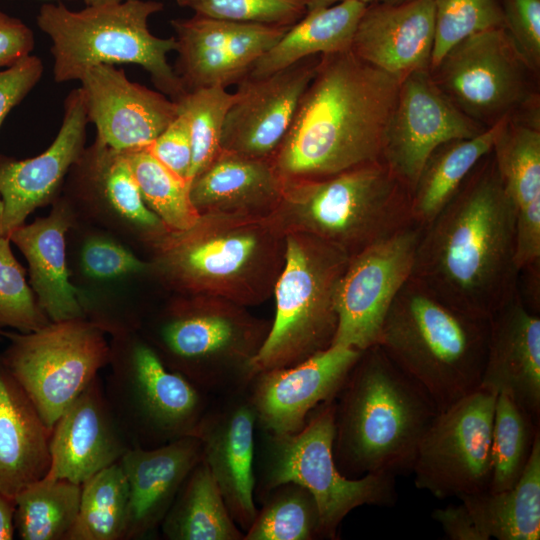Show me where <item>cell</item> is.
Wrapping results in <instances>:
<instances>
[{
  "mask_svg": "<svg viewBox=\"0 0 540 540\" xmlns=\"http://www.w3.org/2000/svg\"><path fill=\"white\" fill-rule=\"evenodd\" d=\"M451 540H486L464 503L436 508L431 513Z\"/></svg>",
  "mask_w": 540,
  "mask_h": 540,
  "instance_id": "cell-51",
  "label": "cell"
},
{
  "mask_svg": "<svg viewBox=\"0 0 540 540\" xmlns=\"http://www.w3.org/2000/svg\"><path fill=\"white\" fill-rule=\"evenodd\" d=\"M163 7L155 0H125L81 10L62 3L43 4L36 21L51 40L55 82L79 81L85 71L100 64H135L176 102L186 92L168 62L176 39L157 37L148 27L149 18Z\"/></svg>",
  "mask_w": 540,
  "mask_h": 540,
  "instance_id": "cell-7",
  "label": "cell"
},
{
  "mask_svg": "<svg viewBox=\"0 0 540 540\" xmlns=\"http://www.w3.org/2000/svg\"><path fill=\"white\" fill-rule=\"evenodd\" d=\"M516 214L490 152L423 227L411 277L451 306L489 318L519 291Z\"/></svg>",
  "mask_w": 540,
  "mask_h": 540,
  "instance_id": "cell-1",
  "label": "cell"
},
{
  "mask_svg": "<svg viewBox=\"0 0 540 540\" xmlns=\"http://www.w3.org/2000/svg\"><path fill=\"white\" fill-rule=\"evenodd\" d=\"M234 93L222 86L186 91L177 101L178 112L185 115L190 127L192 161L188 183L220 153L226 114Z\"/></svg>",
  "mask_w": 540,
  "mask_h": 540,
  "instance_id": "cell-41",
  "label": "cell"
},
{
  "mask_svg": "<svg viewBox=\"0 0 540 540\" xmlns=\"http://www.w3.org/2000/svg\"><path fill=\"white\" fill-rule=\"evenodd\" d=\"M75 165L115 212L145 231L151 240L169 230L145 204L124 151L96 138Z\"/></svg>",
  "mask_w": 540,
  "mask_h": 540,
  "instance_id": "cell-34",
  "label": "cell"
},
{
  "mask_svg": "<svg viewBox=\"0 0 540 540\" xmlns=\"http://www.w3.org/2000/svg\"><path fill=\"white\" fill-rule=\"evenodd\" d=\"M270 325L230 301L190 296L153 325L147 341L170 369L213 397L249 386Z\"/></svg>",
  "mask_w": 540,
  "mask_h": 540,
  "instance_id": "cell-9",
  "label": "cell"
},
{
  "mask_svg": "<svg viewBox=\"0 0 540 540\" xmlns=\"http://www.w3.org/2000/svg\"><path fill=\"white\" fill-rule=\"evenodd\" d=\"M68 208L58 205L51 214L22 224L9 235L28 262L30 287L51 322L86 318V307L70 280L65 259Z\"/></svg>",
  "mask_w": 540,
  "mask_h": 540,
  "instance_id": "cell-27",
  "label": "cell"
},
{
  "mask_svg": "<svg viewBox=\"0 0 540 540\" xmlns=\"http://www.w3.org/2000/svg\"><path fill=\"white\" fill-rule=\"evenodd\" d=\"M129 490L119 462L81 484L76 521L67 540H124Z\"/></svg>",
  "mask_w": 540,
  "mask_h": 540,
  "instance_id": "cell-37",
  "label": "cell"
},
{
  "mask_svg": "<svg viewBox=\"0 0 540 540\" xmlns=\"http://www.w3.org/2000/svg\"><path fill=\"white\" fill-rule=\"evenodd\" d=\"M429 73L455 107L484 128L529 105L530 74H536L504 27L463 39Z\"/></svg>",
  "mask_w": 540,
  "mask_h": 540,
  "instance_id": "cell-13",
  "label": "cell"
},
{
  "mask_svg": "<svg viewBox=\"0 0 540 540\" xmlns=\"http://www.w3.org/2000/svg\"><path fill=\"white\" fill-rule=\"evenodd\" d=\"M514 259L519 272L540 264V199L517 209Z\"/></svg>",
  "mask_w": 540,
  "mask_h": 540,
  "instance_id": "cell-49",
  "label": "cell"
},
{
  "mask_svg": "<svg viewBox=\"0 0 540 540\" xmlns=\"http://www.w3.org/2000/svg\"><path fill=\"white\" fill-rule=\"evenodd\" d=\"M201 460V443L195 435L126 451L119 460L129 490L124 540L149 539L160 529L183 482Z\"/></svg>",
  "mask_w": 540,
  "mask_h": 540,
  "instance_id": "cell-26",
  "label": "cell"
},
{
  "mask_svg": "<svg viewBox=\"0 0 540 540\" xmlns=\"http://www.w3.org/2000/svg\"><path fill=\"white\" fill-rule=\"evenodd\" d=\"M470 511L486 540L540 538V433L516 484L506 490H488L458 498Z\"/></svg>",
  "mask_w": 540,
  "mask_h": 540,
  "instance_id": "cell-31",
  "label": "cell"
},
{
  "mask_svg": "<svg viewBox=\"0 0 540 540\" xmlns=\"http://www.w3.org/2000/svg\"><path fill=\"white\" fill-rule=\"evenodd\" d=\"M170 23L178 54L174 70L186 91L238 84L290 27L196 14Z\"/></svg>",
  "mask_w": 540,
  "mask_h": 540,
  "instance_id": "cell-17",
  "label": "cell"
},
{
  "mask_svg": "<svg viewBox=\"0 0 540 540\" xmlns=\"http://www.w3.org/2000/svg\"><path fill=\"white\" fill-rule=\"evenodd\" d=\"M539 433V420L507 395H496L488 491L498 492L516 484Z\"/></svg>",
  "mask_w": 540,
  "mask_h": 540,
  "instance_id": "cell-38",
  "label": "cell"
},
{
  "mask_svg": "<svg viewBox=\"0 0 540 540\" xmlns=\"http://www.w3.org/2000/svg\"><path fill=\"white\" fill-rule=\"evenodd\" d=\"M10 243L9 237H0V333L5 328L35 331L51 321L38 305Z\"/></svg>",
  "mask_w": 540,
  "mask_h": 540,
  "instance_id": "cell-43",
  "label": "cell"
},
{
  "mask_svg": "<svg viewBox=\"0 0 540 540\" xmlns=\"http://www.w3.org/2000/svg\"><path fill=\"white\" fill-rule=\"evenodd\" d=\"M507 118L474 137L446 142L431 153L411 192L413 222L427 226L449 203L474 167L492 151Z\"/></svg>",
  "mask_w": 540,
  "mask_h": 540,
  "instance_id": "cell-32",
  "label": "cell"
},
{
  "mask_svg": "<svg viewBox=\"0 0 540 540\" xmlns=\"http://www.w3.org/2000/svg\"><path fill=\"white\" fill-rule=\"evenodd\" d=\"M345 0H305L307 11L320 8V7H326L330 6L339 2H342ZM365 4H370L374 2L375 0H359Z\"/></svg>",
  "mask_w": 540,
  "mask_h": 540,
  "instance_id": "cell-53",
  "label": "cell"
},
{
  "mask_svg": "<svg viewBox=\"0 0 540 540\" xmlns=\"http://www.w3.org/2000/svg\"><path fill=\"white\" fill-rule=\"evenodd\" d=\"M43 71L41 59L34 55L0 70V126L8 113L36 86Z\"/></svg>",
  "mask_w": 540,
  "mask_h": 540,
  "instance_id": "cell-48",
  "label": "cell"
},
{
  "mask_svg": "<svg viewBox=\"0 0 540 540\" xmlns=\"http://www.w3.org/2000/svg\"><path fill=\"white\" fill-rule=\"evenodd\" d=\"M435 33L430 69L457 43L476 33L504 27L499 0H434Z\"/></svg>",
  "mask_w": 540,
  "mask_h": 540,
  "instance_id": "cell-42",
  "label": "cell"
},
{
  "mask_svg": "<svg viewBox=\"0 0 540 540\" xmlns=\"http://www.w3.org/2000/svg\"><path fill=\"white\" fill-rule=\"evenodd\" d=\"M350 257L311 235L286 234L275 283V315L253 359L254 373L284 368L329 348L337 330L336 294Z\"/></svg>",
  "mask_w": 540,
  "mask_h": 540,
  "instance_id": "cell-10",
  "label": "cell"
},
{
  "mask_svg": "<svg viewBox=\"0 0 540 540\" xmlns=\"http://www.w3.org/2000/svg\"><path fill=\"white\" fill-rule=\"evenodd\" d=\"M141 196L169 230L192 226L199 217L188 182L158 161L146 148L124 151Z\"/></svg>",
  "mask_w": 540,
  "mask_h": 540,
  "instance_id": "cell-40",
  "label": "cell"
},
{
  "mask_svg": "<svg viewBox=\"0 0 540 540\" xmlns=\"http://www.w3.org/2000/svg\"><path fill=\"white\" fill-rule=\"evenodd\" d=\"M196 15L248 23L291 26L307 12L305 0H176Z\"/></svg>",
  "mask_w": 540,
  "mask_h": 540,
  "instance_id": "cell-44",
  "label": "cell"
},
{
  "mask_svg": "<svg viewBox=\"0 0 540 540\" xmlns=\"http://www.w3.org/2000/svg\"><path fill=\"white\" fill-rule=\"evenodd\" d=\"M146 149L163 165L188 182L192 143L189 123L184 114L178 112L174 120Z\"/></svg>",
  "mask_w": 540,
  "mask_h": 540,
  "instance_id": "cell-47",
  "label": "cell"
},
{
  "mask_svg": "<svg viewBox=\"0 0 540 540\" xmlns=\"http://www.w3.org/2000/svg\"><path fill=\"white\" fill-rule=\"evenodd\" d=\"M259 502L262 507L244 532L243 540L322 539L319 508L305 487L286 482L274 487Z\"/></svg>",
  "mask_w": 540,
  "mask_h": 540,
  "instance_id": "cell-39",
  "label": "cell"
},
{
  "mask_svg": "<svg viewBox=\"0 0 540 540\" xmlns=\"http://www.w3.org/2000/svg\"><path fill=\"white\" fill-rule=\"evenodd\" d=\"M256 428L247 387L213 396L194 433L201 443L202 460L244 532L258 511L254 501Z\"/></svg>",
  "mask_w": 540,
  "mask_h": 540,
  "instance_id": "cell-18",
  "label": "cell"
},
{
  "mask_svg": "<svg viewBox=\"0 0 540 540\" xmlns=\"http://www.w3.org/2000/svg\"><path fill=\"white\" fill-rule=\"evenodd\" d=\"M83 271L96 279H110L141 272L149 264L111 240L95 238L87 241L81 252Z\"/></svg>",
  "mask_w": 540,
  "mask_h": 540,
  "instance_id": "cell-46",
  "label": "cell"
},
{
  "mask_svg": "<svg viewBox=\"0 0 540 540\" xmlns=\"http://www.w3.org/2000/svg\"><path fill=\"white\" fill-rule=\"evenodd\" d=\"M375 1L381 2V3L399 4V3L409 2L413 0H375Z\"/></svg>",
  "mask_w": 540,
  "mask_h": 540,
  "instance_id": "cell-55",
  "label": "cell"
},
{
  "mask_svg": "<svg viewBox=\"0 0 540 540\" xmlns=\"http://www.w3.org/2000/svg\"><path fill=\"white\" fill-rule=\"evenodd\" d=\"M79 81L96 138L117 151L147 148L178 115L175 101L130 81L114 65L89 68Z\"/></svg>",
  "mask_w": 540,
  "mask_h": 540,
  "instance_id": "cell-22",
  "label": "cell"
},
{
  "mask_svg": "<svg viewBox=\"0 0 540 540\" xmlns=\"http://www.w3.org/2000/svg\"><path fill=\"white\" fill-rule=\"evenodd\" d=\"M152 242L149 266L165 282L243 307L273 295L286 253V233L271 213H203L189 228Z\"/></svg>",
  "mask_w": 540,
  "mask_h": 540,
  "instance_id": "cell-4",
  "label": "cell"
},
{
  "mask_svg": "<svg viewBox=\"0 0 540 540\" xmlns=\"http://www.w3.org/2000/svg\"><path fill=\"white\" fill-rule=\"evenodd\" d=\"M160 530L167 540L244 539L203 460L183 482Z\"/></svg>",
  "mask_w": 540,
  "mask_h": 540,
  "instance_id": "cell-33",
  "label": "cell"
},
{
  "mask_svg": "<svg viewBox=\"0 0 540 540\" xmlns=\"http://www.w3.org/2000/svg\"><path fill=\"white\" fill-rule=\"evenodd\" d=\"M400 82L351 49L320 56L272 162L285 183L382 161Z\"/></svg>",
  "mask_w": 540,
  "mask_h": 540,
  "instance_id": "cell-2",
  "label": "cell"
},
{
  "mask_svg": "<svg viewBox=\"0 0 540 540\" xmlns=\"http://www.w3.org/2000/svg\"><path fill=\"white\" fill-rule=\"evenodd\" d=\"M129 448L98 375L54 424L47 475L83 484L119 462Z\"/></svg>",
  "mask_w": 540,
  "mask_h": 540,
  "instance_id": "cell-23",
  "label": "cell"
},
{
  "mask_svg": "<svg viewBox=\"0 0 540 540\" xmlns=\"http://www.w3.org/2000/svg\"><path fill=\"white\" fill-rule=\"evenodd\" d=\"M361 352L331 345L295 365L256 373L248 391L258 430L299 432L316 407L337 396Z\"/></svg>",
  "mask_w": 540,
  "mask_h": 540,
  "instance_id": "cell-19",
  "label": "cell"
},
{
  "mask_svg": "<svg viewBox=\"0 0 540 540\" xmlns=\"http://www.w3.org/2000/svg\"><path fill=\"white\" fill-rule=\"evenodd\" d=\"M320 56L268 76L241 80L226 114L221 149L271 159L291 127Z\"/></svg>",
  "mask_w": 540,
  "mask_h": 540,
  "instance_id": "cell-20",
  "label": "cell"
},
{
  "mask_svg": "<svg viewBox=\"0 0 540 540\" xmlns=\"http://www.w3.org/2000/svg\"><path fill=\"white\" fill-rule=\"evenodd\" d=\"M510 116L499 131L492 155L505 188L518 208L540 199L539 113Z\"/></svg>",
  "mask_w": 540,
  "mask_h": 540,
  "instance_id": "cell-36",
  "label": "cell"
},
{
  "mask_svg": "<svg viewBox=\"0 0 540 540\" xmlns=\"http://www.w3.org/2000/svg\"><path fill=\"white\" fill-rule=\"evenodd\" d=\"M86 6H99L106 4L119 3L125 0H83Z\"/></svg>",
  "mask_w": 540,
  "mask_h": 540,
  "instance_id": "cell-54",
  "label": "cell"
},
{
  "mask_svg": "<svg viewBox=\"0 0 540 540\" xmlns=\"http://www.w3.org/2000/svg\"><path fill=\"white\" fill-rule=\"evenodd\" d=\"M485 129L455 107L429 70L417 71L400 82L381 160L412 192L437 147L474 137Z\"/></svg>",
  "mask_w": 540,
  "mask_h": 540,
  "instance_id": "cell-16",
  "label": "cell"
},
{
  "mask_svg": "<svg viewBox=\"0 0 540 540\" xmlns=\"http://www.w3.org/2000/svg\"><path fill=\"white\" fill-rule=\"evenodd\" d=\"M285 182L272 159L221 150L189 185L199 214H269L281 200Z\"/></svg>",
  "mask_w": 540,
  "mask_h": 540,
  "instance_id": "cell-29",
  "label": "cell"
},
{
  "mask_svg": "<svg viewBox=\"0 0 540 540\" xmlns=\"http://www.w3.org/2000/svg\"><path fill=\"white\" fill-rule=\"evenodd\" d=\"M15 533V500L0 492V540H12Z\"/></svg>",
  "mask_w": 540,
  "mask_h": 540,
  "instance_id": "cell-52",
  "label": "cell"
},
{
  "mask_svg": "<svg viewBox=\"0 0 540 540\" xmlns=\"http://www.w3.org/2000/svg\"><path fill=\"white\" fill-rule=\"evenodd\" d=\"M49 429L0 356V492L10 498L45 477Z\"/></svg>",
  "mask_w": 540,
  "mask_h": 540,
  "instance_id": "cell-28",
  "label": "cell"
},
{
  "mask_svg": "<svg viewBox=\"0 0 540 540\" xmlns=\"http://www.w3.org/2000/svg\"><path fill=\"white\" fill-rule=\"evenodd\" d=\"M108 364L104 392L131 447L194 435L212 396L170 369L147 340L116 335Z\"/></svg>",
  "mask_w": 540,
  "mask_h": 540,
  "instance_id": "cell-11",
  "label": "cell"
},
{
  "mask_svg": "<svg viewBox=\"0 0 540 540\" xmlns=\"http://www.w3.org/2000/svg\"><path fill=\"white\" fill-rule=\"evenodd\" d=\"M104 332L87 318L26 333L1 331L9 340L1 358L49 429L109 363Z\"/></svg>",
  "mask_w": 540,
  "mask_h": 540,
  "instance_id": "cell-12",
  "label": "cell"
},
{
  "mask_svg": "<svg viewBox=\"0 0 540 540\" xmlns=\"http://www.w3.org/2000/svg\"><path fill=\"white\" fill-rule=\"evenodd\" d=\"M435 33L434 0L367 4L351 50L399 82L430 69Z\"/></svg>",
  "mask_w": 540,
  "mask_h": 540,
  "instance_id": "cell-24",
  "label": "cell"
},
{
  "mask_svg": "<svg viewBox=\"0 0 540 540\" xmlns=\"http://www.w3.org/2000/svg\"><path fill=\"white\" fill-rule=\"evenodd\" d=\"M335 398L323 402L294 434L258 430L255 446L254 498L260 501L274 487L294 482L310 491L321 519L322 539H337L339 525L354 509L393 506L398 498L396 475L367 474L351 479L333 456Z\"/></svg>",
  "mask_w": 540,
  "mask_h": 540,
  "instance_id": "cell-8",
  "label": "cell"
},
{
  "mask_svg": "<svg viewBox=\"0 0 540 540\" xmlns=\"http://www.w3.org/2000/svg\"><path fill=\"white\" fill-rule=\"evenodd\" d=\"M488 338L489 318L451 306L410 277L388 310L377 344L443 411L480 388Z\"/></svg>",
  "mask_w": 540,
  "mask_h": 540,
  "instance_id": "cell-5",
  "label": "cell"
},
{
  "mask_svg": "<svg viewBox=\"0 0 540 540\" xmlns=\"http://www.w3.org/2000/svg\"><path fill=\"white\" fill-rule=\"evenodd\" d=\"M504 28L536 73L540 68V0H499Z\"/></svg>",
  "mask_w": 540,
  "mask_h": 540,
  "instance_id": "cell-45",
  "label": "cell"
},
{
  "mask_svg": "<svg viewBox=\"0 0 540 540\" xmlns=\"http://www.w3.org/2000/svg\"><path fill=\"white\" fill-rule=\"evenodd\" d=\"M480 388L505 394L540 418V316L518 291L489 317V338Z\"/></svg>",
  "mask_w": 540,
  "mask_h": 540,
  "instance_id": "cell-25",
  "label": "cell"
},
{
  "mask_svg": "<svg viewBox=\"0 0 540 540\" xmlns=\"http://www.w3.org/2000/svg\"><path fill=\"white\" fill-rule=\"evenodd\" d=\"M496 394L479 388L440 411L422 438L414 484L438 499L488 490Z\"/></svg>",
  "mask_w": 540,
  "mask_h": 540,
  "instance_id": "cell-14",
  "label": "cell"
},
{
  "mask_svg": "<svg viewBox=\"0 0 540 540\" xmlns=\"http://www.w3.org/2000/svg\"><path fill=\"white\" fill-rule=\"evenodd\" d=\"M88 123L85 95L78 87L66 97L61 127L43 153L25 160L0 157V237H8L54 197L85 150Z\"/></svg>",
  "mask_w": 540,
  "mask_h": 540,
  "instance_id": "cell-21",
  "label": "cell"
},
{
  "mask_svg": "<svg viewBox=\"0 0 540 540\" xmlns=\"http://www.w3.org/2000/svg\"><path fill=\"white\" fill-rule=\"evenodd\" d=\"M439 412L428 391L378 344L363 350L335 397L337 468L351 479L411 472Z\"/></svg>",
  "mask_w": 540,
  "mask_h": 540,
  "instance_id": "cell-3",
  "label": "cell"
},
{
  "mask_svg": "<svg viewBox=\"0 0 540 540\" xmlns=\"http://www.w3.org/2000/svg\"><path fill=\"white\" fill-rule=\"evenodd\" d=\"M81 484L48 475L20 491L15 529L22 540H67L76 521Z\"/></svg>",
  "mask_w": 540,
  "mask_h": 540,
  "instance_id": "cell-35",
  "label": "cell"
},
{
  "mask_svg": "<svg viewBox=\"0 0 540 540\" xmlns=\"http://www.w3.org/2000/svg\"><path fill=\"white\" fill-rule=\"evenodd\" d=\"M367 4L345 0L309 10L252 66L248 77L260 78L305 58L351 49Z\"/></svg>",
  "mask_w": 540,
  "mask_h": 540,
  "instance_id": "cell-30",
  "label": "cell"
},
{
  "mask_svg": "<svg viewBox=\"0 0 540 540\" xmlns=\"http://www.w3.org/2000/svg\"><path fill=\"white\" fill-rule=\"evenodd\" d=\"M32 30L20 19L0 10V67H9L28 57L34 48Z\"/></svg>",
  "mask_w": 540,
  "mask_h": 540,
  "instance_id": "cell-50",
  "label": "cell"
},
{
  "mask_svg": "<svg viewBox=\"0 0 540 540\" xmlns=\"http://www.w3.org/2000/svg\"><path fill=\"white\" fill-rule=\"evenodd\" d=\"M271 214L286 234L314 236L349 257L413 222L411 192L383 161L285 183Z\"/></svg>",
  "mask_w": 540,
  "mask_h": 540,
  "instance_id": "cell-6",
  "label": "cell"
},
{
  "mask_svg": "<svg viewBox=\"0 0 540 540\" xmlns=\"http://www.w3.org/2000/svg\"><path fill=\"white\" fill-rule=\"evenodd\" d=\"M422 230L412 222L350 257L337 289L332 345L363 351L378 343L388 310L412 275Z\"/></svg>",
  "mask_w": 540,
  "mask_h": 540,
  "instance_id": "cell-15",
  "label": "cell"
}]
</instances>
